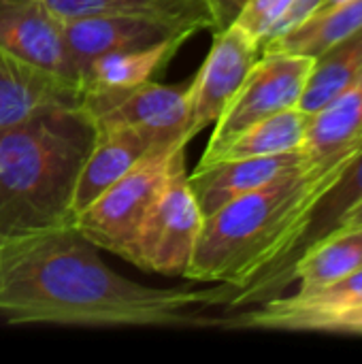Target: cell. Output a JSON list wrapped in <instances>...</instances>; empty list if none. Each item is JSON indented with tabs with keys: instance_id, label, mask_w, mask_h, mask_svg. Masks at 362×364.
Listing matches in <instances>:
<instances>
[{
	"instance_id": "cell-1",
	"label": "cell",
	"mask_w": 362,
	"mask_h": 364,
	"mask_svg": "<svg viewBox=\"0 0 362 364\" xmlns=\"http://www.w3.org/2000/svg\"><path fill=\"white\" fill-rule=\"evenodd\" d=\"M239 288H154L117 275L75 220L0 241V318L9 324L233 328L207 307Z\"/></svg>"
},
{
	"instance_id": "cell-2",
	"label": "cell",
	"mask_w": 362,
	"mask_h": 364,
	"mask_svg": "<svg viewBox=\"0 0 362 364\" xmlns=\"http://www.w3.org/2000/svg\"><path fill=\"white\" fill-rule=\"evenodd\" d=\"M361 149L358 143L290 171L207 215L183 277L239 290L271 277L290 254L314 203Z\"/></svg>"
},
{
	"instance_id": "cell-3",
	"label": "cell",
	"mask_w": 362,
	"mask_h": 364,
	"mask_svg": "<svg viewBox=\"0 0 362 364\" xmlns=\"http://www.w3.org/2000/svg\"><path fill=\"white\" fill-rule=\"evenodd\" d=\"M94 139L81 107L45 109L0 130V241L75 220L73 194Z\"/></svg>"
},
{
	"instance_id": "cell-4",
	"label": "cell",
	"mask_w": 362,
	"mask_h": 364,
	"mask_svg": "<svg viewBox=\"0 0 362 364\" xmlns=\"http://www.w3.org/2000/svg\"><path fill=\"white\" fill-rule=\"evenodd\" d=\"M183 162L186 145L149 154L75 215L77 228L98 250H107L128 262L147 211Z\"/></svg>"
},
{
	"instance_id": "cell-5",
	"label": "cell",
	"mask_w": 362,
	"mask_h": 364,
	"mask_svg": "<svg viewBox=\"0 0 362 364\" xmlns=\"http://www.w3.org/2000/svg\"><path fill=\"white\" fill-rule=\"evenodd\" d=\"M312 64L314 58L309 55L262 51L241 83L239 92L233 96L230 105L218 117L213 134L198 164L211 162L237 134L256 122L299 107Z\"/></svg>"
},
{
	"instance_id": "cell-6",
	"label": "cell",
	"mask_w": 362,
	"mask_h": 364,
	"mask_svg": "<svg viewBox=\"0 0 362 364\" xmlns=\"http://www.w3.org/2000/svg\"><path fill=\"white\" fill-rule=\"evenodd\" d=\"M205 215L188 183L186 162L175 168L156 203L147 211L134 245L128 258L130 264L160 273L181 275L186 273Z\"/></svg>"
},
{
	"instance_id": "cell-7",
	"label": "cell",
	"mask_w": 362,
	"mask_h": 364,
	"mask_svg": "<svg viewBox=\"0 0 362 364\" xmlns=\"http://www.w3.org/2000/svg\"><path fill=\"white\" fill-rule=\"evenodd\" d=\"M201 30L203 28L198 23L188 19L143 13L64 19V36L79 70V81L85 66L105 53L145 49L162 43L183 45Z\"/></svg>"
},
{
	"instance_id": "cell-8",
	"label": "cell",
	"mask_w": 362,
	"mask_h": 364,
	"mask_svg": "<svg viewBox=\"0 0 362 364\" xmlns=\"http://www.w3.org/2000/svg\"><path fill=\"white\" fill-rule=\"evenodd\" d=\"M260 55V45L235 21L218 32L209 55L188 85L186 136L192 141L218 122Z\"/></svg>"
},
{
	"instance_id": "cell-9",
	"label": "cell",
	"mask_w": 362,
	"mask_h": 364,
	"mask_svg": "<svg viewBox=\"0 0 362 364\" xmlns=\"http://www.w3.org/2000/svg\"><path fill=\"white\" fill-rule=\"evenodd\" d=\"M0 49L49 75L79 81L64 19L41 0H0Z\"/></svg>"
},
{
	"instance_id": "cell-10",
	"label": "cell",
	"mask_w": 362,
	"mask_h": 364,
	"mask_svg": "<svg viewBox=\"0 0 362 364\" xmlns=\"http://www.w3.org/2000/svg\"><path fill=\"white\" fill-rule=\"evenodd\" d=\"M362 303V269L333 284L299 290L267 301L260 309L233 320V328L324 331L335 333L339 320Z\"/></svg>"
},
{
	"instance_id": "cell-11",
	"label": "cell",
	"mask_w": 362,
	"mask_h": 364,
	"mask_svg": "<svg viewBox=\"0 0 362 364\" xmlns=\"http://www.w3.org/2000/svg\"><path fill=\"white\" fill-rule=\"evenodd\" d=\"M81 109L96 130L102 128H151L179 134L186 143L188 85H162L145 81L132 90L109 96H83Z\"/></svg>"
},
{
	"instance_id": "cell-12",
	"label": "cell",
	"mask_w": 362,
	"mask_h": 364,
	"mask_svg": "<svg viewBox=\"0 0 362 364\" xmlns=\"http://www.w3.org/2000/svg\"><path fill=\"white\" fill-rule=\"evenodd\" d=\"M188 143L179 134L151 128H102L96 130L92 149L79 171L73 194V215L94 203L113 181L154 151Z\"/></svg>"
},
{
	"instance_id": "cell-13",
	"label": "cell",
	"mask_w": 362,
	"mask_h": 364,
	"mask_svg": "<svg viewBox=\"0 0 362 364\" xmlns=\"http://www.w3.org/2000/svg\"><path fill=\"white\" fill-rule=\"evenodd\" d=\"M312 164V158L303 149L260 158L213 160L198 164L192 173H188V183L201 213L207 218L235 198L254 192L290 171H299Z\"/></svg>"
},
{
	"instance_id": "cell-14",
	"label": "cell",
	"mask_w": 362,
	"mask_h": 364,
	"mask_svg": "<svg viewBox=\"0 0 362 364\" xmlns=\"http://www.w3.org/2000/svg\"><path fill=\"white\" fill-rule=\"evenodd\" d=\"M79 83L34 68L0 49V130L45 109L81 107Z\"/></svg>"
},
{
	"instance_id": "cell-15",
	"label": "cell",
	"mask_w": 362,
	"mask_h": 364,
	"mask_svg": "<svg viewBox=\"0 0 362 364\" xmlns=\"http://www.w3.org/2000/svg\"><path fill=\"white\" fill-rule=\"evenodd\" d=\"M179 47L181 43H162L145 49L113 51L92 60L81 75L83 96L119 94L151 81L173 60Z\"/></svg>"
},
{
	"instance_id": "cell-16",
	"label": "cell",
	"mask_w": 362,
	"mask_h": 364,
	"mask_svg": "<svg viewBox=\"0 0 362 364\" xmlns=\"http://www.w3.org/2000/svg\"><path fill=\"white\" fill-rule=\"evenodd\" d=\"M362 143V73L312 115L303 151L318 162Z\"/></svg>"
},
{
	"instance_id": "cell-17",
	"label": "cell",
	"mask_w": 362,
	"mask_h": 364,
	"mask_svg": "<svg viewBox=\"0 0 362 364\" xmlns=\"http://www.w3.org/2000/svg\"><path fill=\"white\" fill-rule=\"evenodd\" d=\"M62 19L92 15H164L198 23L203 30L215 28L220 21L218 0H41Z\"/></svg>"
},
{
	"instance_id": "cell-18",
	"label": "cell",
	"mask_w": 362,
	"mask_h": 364,
	"mask_svg": "<svg viewBox=\"0 0 362 364\" xmlns=\"http://www.w3.org/2000/svg\"><path fill=\"white\" fill-rule=\"evenodd\" d=\"M362 269V230H339L303 252L286 273V286L301 282V290H314L344 279Z\"/></svg>"
},
{
	"instance_id": "cell-19",
	"label": "cell",
	"mask_w": 362,
	"mask_h": 364,
	"mask_svg": "<svg viewBox=\"0 0 362 364\" xmlns=\"http://www.w3.org/2000/svg\"><path fill=\"white\" fill-rule=\"evenodd\" d=\"M362 73V28L314 58L299 109L314 115Z\"/></svg>"
},
{
	"instance_id": "cell-20",
	"label": "cell",
	"mask_w": 362,
	"mask_h": 364,
	"mask_svg": "<svg viewBox=\"0 0 362 364\" xmlns=\"http://www.w3.org/2000/svg\"><path fill=\"white\" fill-rule=\"evenodd\" d=\"M309 122L312 115L301 111L299 107L280 111L267 119L256 122L241 134H237L213 160L260 158V156H277V154L303 149Z\"/></svg>"
},
{
	"instance_id": "cell-21",
	"label": "cell",
	"mask_w": 362,
	"mask_h": 364,
	"mask_svg": "<svg viewBox=\"0 0 362 364\" xmlns=\"http://www.w3.org/2000/svg\"><path fill=\"white\" fill-rule=\"evenodd\" d=\"M362 28V0H346L333 9L314 13L286 36L265 45L262 51H286L318 58L331 45Z\"/></svg>"
},
{
	"instance_id": "cell-22",
	"label": "cell",
	"mask_w": 362,
	"mask_h": 364,
	"mask_svg": "<svg viewBox=\"0 0 362 364\" xmlns=\"http://www.w3.org/2000/svg\"><path fill=\"white\" fill-rule=\"evenodd\" d=\"M290 4L292 0H243L235 23L241 26L250 36H254L258 45H262L273 23L284 15Z\"/></svg>"
},
{
	"instance_id": "cell-23",
	"label": "cell",
	"mask_w": 362,
	"mask_h": 364,
	"mask_svg": "<svg viewBox=\"0 0 362 364\" xmlns=\"http://www.w3.org/2000/svg\"><path fill=\"white\" fill-rule=\"evenodd\" d=\"M320 2L322 0H292V4L284 11V15L273 23V28L269 30V34L265 36L260 49L282 36H286L288 32H292L294 28H299L303 21H307L314 13L320 11Z\"/></svg>"
},
{
	"instance_id": "cell-24",
	"label": "cell",
	"mask_w": 362,
	"mask_h": 364,
	"mask_svg": "<svg viewBox=\"0 0 362 364\" xmlns=\"http://www.w3.org/2000/svg\"><path fill=\"white\" fill-rule=\"evenodd\" d=\"M339 230H362V198L346 213V218L339 224Z\"/></svg>"
},
{
	"instance_id": "cell-25",
	"label": "cell",
	"mask_w": 362,
	"mask_h": 364,
	"mask_svg": "<svg viewBox=\"0 0 362 364\" xmlns=\"http://www.w3.org/2000/svg\"><path fill=\"white\" fill-rule=\"evenodd\" d=\"M341 2H346V0H322V2H320V11L333 9V6H337V4H341Z\"/></svg>"
}]
</instances>
